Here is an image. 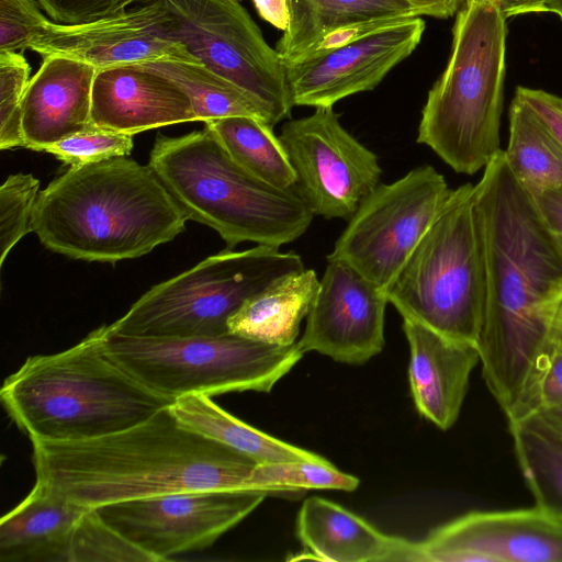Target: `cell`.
Listing matches in <instances>:
<instances>
[{
  "label": "cell",
  "instance_id": "6da1fadb",
  "mask_svg": "<svg viewBox=\"0 0 562 562\" xmlns=\"http://www.w3.org/2000/svg\"><path fill=\"white\" fill-rule=\"evenodd\" d=\"M486 295L476 346L485 384L509 413L547 350L550 312L562 295V250L502 149L475 184Z\"/></svg>",
  "mask_w": 562,
  "mask_h": 562
},
{
  "label": "cell",
  "instance_id": "7a4b0ae2",
  "mask_svg": "<svg viewBox=\"0 0 562 562\" xmlns=\"http://www.w3.org/2000/svg\"><path fill=\"white\" fill-rule=\"evenodd\" d=\"M31 442L36 481L86 508L177 492L251 490L258 464L184 426L169 406L108 435Z\"/></svg>",
  "mask_w": 562,
  "mask_h": 562
},
{
  "label": "cell",
  "instance_id": "3957f363",
  "mask_svg": "<svg viewBox=\"0 0 562 562\" xmlns=\"http://www.w3.org/2000/svg\"><path fill=\"white\" fill-rule=\"evenodd\" d=\"M188 221L149 167L127 157L69 167L38 193L32 228L53 252L83 261L135 259Z\"/></svg>",
  "mask_w": 562,
  "mask_h": 562
},
{
  "label": "cell",
  "instance_id": "277c9868",
  "mask_svg": "<svg viewBox=\"0 0 562 562\" xmlns=\"http://www.w3.org/2000/svg\"><path fill=\"white\" fill-rule=\"evenodd\" d=\"M0 398L30 440L108 435L173 403L117 366L105 353L99 328L66 350L29 357L4 380Z\"/></svg>",
  "mask_w": 562,
  "mask_h": 562
},
{
  "label": "cell",
  "instance_id": "5b68a950",
  "mask_svg": "<svg viewBox=\"0 0 562 562\" xmlns=\"http://www.w3.org/2000/svg\"><path fill=\"white\" fill-rule=\"evenodd\" d=\"M149 167L188 220L214 229L234 249L244 241L280 248L300 238L314 213L295 189H283L239 165L204 126L159 134Z\"/></svg>",
  "mask_w": 562,
  "mask_h": 562
},
{
  "label": "cell",
  "instance_id": "8992f818",
  "mask_svg": "<svg viewBox=\"0 0 562 562\" xmlns=\"http://www.w3.org/2000/svg\"><path fill=\"white\" fill-rule=\"evenodd\" d=\"M506 37L493 0H465L456 13L450 56L428 92L416 142L457 173H476L502 150Z\"/></svg>",
  "mask_w": 562,
  "mask_h": 562
},
{
  "label": "cell",
  "instance_id": "52a82bcc",
  "mask_svg": "<svg viewBox=\"0 0 562 562\" xmlns=\"http://www.w3.org/2000/svg\"><path fill=\"white\" fill-rule=\"evenodd\" d=\"M485 257L475 184L450 195L386 295L403 318L476 344L485 307Z\"/></svg>",
  "mask_w": 562,
  "mask_h": 562
},
{
  "label": "cell",
  "instance_id": "ba28073f",
  "mask_svg": "<svg viewBox=\"0 0 562 562\" xmlns=\"http://www.w3.org/2000/svg\"><path fill=\"white\" fill-rule=\"evenodd\" d=\"M105 353L154 393L176 401L191 394L268 393L303 357L297 342L270 345L226 333L146 337L99 327Z\"/></svg>",
  "mask_w": 562,
  "mask_h": 562
},
{
  "label": "cell",
  "instance_id": "9c48e42d",
  "mask_svg": "<svg viewBox=\"0 0 562 562\" xmlns=\"http://www.w3.org/2000/svg\"><path fill=\"white\" fill-rule=\"evenodd\" d=\"M305 269L300 255L256 245L225 250L156 284L119 319L109 324L121 335L216 336L228 331L231 316L270 283Z\"/></svg>",
  "mask_w": 562,
  "mask_h": 562
},
{
  "label": "cell",
  "instance_id": "30bf717a",
  "mask_svg": "<svg viewBox=\"0 0 562 562\" xmlns=\"http://www.w3.org/2000/svg\"><path fill=\"white\" fill-rule=\"evenodd\" d=\"M147 1H156L166 11L171 36L198 60L254 97L272 126L290 116L293 104L284 64L241 0Z\"/></svg>",
  "mask_w": 562,
  "mask_h": 562
},
{
  "label": "cell",
  "instance_id": "8fae6325",
  "mask_svg": "<svg viewBox=\"0 0 562 562\" xmlns=\"http://www.w3.org/2000/svg\"><path fill=\"white\" fill-rule=\"evenodd\" d=\"M450 192L430 165L380 183L347 221L327 260L349 265L386 292Z\"/></svg>",
  "mask_w": 562,
  "mask_h": 562
},
{
  "label": "cell",
  "instance_id": "7c38bea8",
  "mask_svg": "<svg viewBox=\"0 0 562 562\" xmlns=\"http://www.w3.org/2000/svg\"><path fill=\"white\" fill-rule=\"evenodd\" d=\"M279 138L295 173L294 189L315 216L348 221L380 184L378 156L341 125L333 108L286 121Z\"/></svg>",
  "mask_w": 562,
  "mask_h": 562
},
{
  "label": "cell",
  "instance_id": "4fadbf2b",
  "mask_svg": "<svg viewBox=\"0 0 562 562\" xmlns=\"http://www.w3.org/2000/svg\"><path fill=\"white\" fill-rule=\"evenodd\" d=\"M268 495L257 490L177 492L95 509L111 527L162 562L212 546Z\"/></svg>",
  "mask_w": 562,
  "mask_h": 562
},
{
  "label": "cell",
  "instance_id": "5bb4252c",
  "mask_svg": "<svg viewBox=\"0 0 562 562\" xmlns=\"http://www.w3.org/2000/svg\"><path fill=\"white\" fill-rule=\"evenodd\" d=\"M420 16L398 21L336 48L284 64L293 106L333 108L352 94L373 90L418 46Z\"/></svg>",
  "mask_w": 562,
  "mask_h": 562
},
{
  "label": "cell",
  "instance_id": "9a60e30c",
  "mask_svg": "<svg viewBox=\"0 0 562 562\" xmlns=\"http://www.w3.org/2000/svg\"><path fill=\"white\" fill-rule=\"evenodd\" d=\"M562 562V521L537 507L470 512L414 542L413 562Z\"/></svg>",
  "mask_w": 562,
  "mask_h": 562
},
{
  "label": "cell",
  "instance_id": "2e32d148",
  "mask_svg": "<svg viewBox=\"0 0 562 562\" xmlns=\"http://www.w3.org/2000/svg\"><path fill=\"white\" fill-rule=\"evenodd\" d=\"M386 292L349 265L327 260L297 342L335 361L362 364L384 347Z\"/></svg>",
  "mask_w": 562,
  "mask_h": 562
},
{
  "label": "cell",
  "instance_id": "e0dca14e",
  "mask_svg": "<svg viewBox=\"0 0 562 562\" xmlns=\"http://www.w3.org/2000/svg\"><path fill=\"white\" fill-rule=\"evenodd\" d=\"M166 11L156 1H146L87 23L49 21L31 49L43 58H72L97 69L169 58L200 61L171 36Z\"/></svg>",
  "mask_w": 562,
  "mask_h": 562
},
{
  "label": "cell",
  "instance_id": "ac0fdd59",
  "mask_svg": "<svg viewBox=\"0 0 562 562\" xmlns=\"http://www.w3.org/2000/svg\"><path fill=\"white\" fill-rule=\"evenodd\" d=\"M188 94L170 79L139 65L98 69L91 94V124L135 135L195 122Z\"/></svg>",
  "mask_w": 562,
  "mask_h": 562
},
{
  "label": "cell",
  "instance_id": "d6986e66",
  "mask_svg": "<svg viewBox=\"0 0 562 562\" xmlns=\"http://www.w3.org/2000/svg\"><path fill=\"white\" fill-rule=\"evenodd\" d=\"M97 70L72 58H43L22 99L24 147L44 151L93 126L91 94Z\"/></svg>",
  "mask_w": 562,
  "mask_h": 562
},
{
  "label": "cell",
  "instance_id": "ffe728a7",
  "mask_svg": "<svg viewBox=\"0 0 562 562\" xmlns=\"http://www.w3.org/2000/svg\"><path fill=\"white\" fill-rule=\"evenodd\" d=\"M409 346L408 380L418 413L442 430L457 422L471 372L480 362L476 344L449 338L403 318Z\"/></svg>",
  "mask_w": 562,
  "mask_h": 562
},
{
  "label": "cell",
  "instance_id": "44dd1931",
  "mask_svg": "<svg viewBox=\"0 0 562 562\" xmlns=\"http://www.w3.org/2000/svg\"><path fill=\"white\" fill-rule=\"evenodd\" d=\"M296 532L311 558L317 560L413 562V541L385 535L341 505L319 496L303 502Z\"/></svg>",
  "mask_w": 562,
  "mask_h": 562
},
{
  "label": "cell",
  "instance_id": "7402d4cb",
  "mask_svg": "<svg viewBox=\"0 0 562 562\" xmlns=\"http://www.w3.org/2000/svg\"><path fill=\"white\" fill-rule=\"evenodd\" d=\"M86 509L36 481L0 520V561L68 562L72 535Z\"/></svg>",
  "mask_w": 562,
  "mask_h": 562
},
{
  "label": "cell",
  "instance_id": "603a6c76",
  "mask_svg": "<svg viewBox=\"0 0 562 562\" xmlns=\"http://www.w3.org/2000/svg\"><path fill=\"white\" fill-rule=\"evenodd\" d=\"M319 286L313 269L292 272L248 299L228 319V331L257 341L291 346Z\"/></svg>",
  "mask_w": 562,
  "mask_h": 562
},
{
  "label": "cell",
  "instance_id": "cb8c5ba5",
  "mask_svg": "<svg viewBox=\"0 0 562 562\" xmlns=\"http://www.w3.org/2000/svg\"><path fill=\"white\" fill-rule=\"evenodd\" d=\"M289 23L277 44L283 64L313 49L329 33L359 23L419 16L403 0H286Z\"/></svg>",
  "mask_w": 562,
  "mask_h": 562
},
{
  "label": "cell",
  "instance_id": "d4e9b609",
  "mask_svg": "<svg viewBox=\"0 0 562 562\" xmlns=\"http://www.w3.org/2000/svg\"><path fill=\"white\" fill-rule=\"evenodd\" d=\"M184 426L221 442L257 463L317 460L321 456L272 437L231 415L211 396L191 394L169 405Z\"/></svg>",
  "mask_w": 562,
  "mask_h": 562
},
{
  "label": "cell",
  "instance_id": "484cf974",
  "mask_svg": "<svg viewBox=\"0 0 562 562\" xmlns=\"http://www.w3.org/2000/svg\"><path fill=\"white\" fill-rule=\"evenodd\" d=\"M535 507L562 521V429L540 414L508 423Z\"/></svg>",
  "mask_w": 562,
  "mask_h": 562
},
{
  "label": "cell",
  "instance_id": "4316f807",
  "mask_svg": "<svg viewBox=\"0 0 562 562\" xmlns=\"http://www.w3.org/2000/svg\"><path fill=\"white\" fill-rule=\"evenodd\" d=\"M137 65L178 85L190 98L198 121L251 116L271 125L267 111L254 97L201 61L169 58Z\"/></svg>",
  "mask_w": 562,
  "mask_h": 562
},
{
  "label": "cell",
  "instance_id": "83f0119b",
  "mask_svg": "<svg viewBox=\"0 0 562 562\" xmlns=\"http://www.w3.org/2000/svg\"><path fill=\"white\" fill-rule=\"evenodd\" d=\"M504 157L526 190L562 192V147L535 112L516 95L509 109V138Z\"/></svg>",
  "mask_w": 562,
  "mask_h": 562
},
{
  "label": "cell",
  "instance_id": "f1b7e54d",
  "mask_svg": "<svg viewBox=\"0 0 562 562\" xmlns=\"http://www.w3.org/2000/svg\"><path fill=\"white\" fill-rule=\"evenodd\" d=\"M228 154L263 181L294 189L295 173L273 126L251 116H228L204 123Z\"/></svg>",
  "mask_w": 562,
  "mask_h": 562
},
{
  "label": "cell",
  "instance_id": "f546056e",
  "mask_svg": "<svg viewBox=\"0 0 562 562\" xmlns=\"http://www.w3.org/2000/svg\"><path fill=\"white\" fill-rule=\"evenodd\" d=\"M359 479L345 473L325 460L258 463L249 479L251 490L269 495H301L307 490L355 491Z\"/></svg>",
  "mask_w": 562,
  "mask_h": 562
},
{
  "label": "cell",
  "instance_id": "4dcf8cb0",
  "mask_svg": "<svg viewBox=\"0 0 562 562\" xmlns=\"http://www.w3.org/2000/svg\"><path fill=\"white\" fill-rule=\"evenodd\" d=\"M157 562L105 522L95 508H87L78 520L68 562Z\"/></svg>",
  "mask_w": 562,
  "mask_h": 562
},
{
  "label": "cell",
  "instance_id": "1f68e13d",
  "mask_svg": "<svg viewBox=\"0 0 562 562\" xmlns=\"http://www.w3.org/2000/svg\"><path fill=\"white\" fill-rule=\"evenodd\" d=\"M40 181L32 173L10 175L0 187V267L29 233L38 198Z\"/></svg>",
  "mask_w": 562,
  "mask_h": 562
},
{
  "label": "cell",
  "instance_id": "d6a6232c",
  "mask_svg": "<svg viewBox=\"0 0 562 562\" xmlns=\"http://www.w3.org/2000/svg\"><path fill=\"white\" fill-rule=\"evenodd\" d=\"M31 67L21 53L0 52V148L24 147L21 104Z\"/></svg>",
  "mask_w": 562,
  "mask_h": 562
},
{
  "label": "cell",
  "instance_id": "836d02e7",
  "mask_svg": "<svg viewBox=\"0 0 562 562\" xmlns=\"http://www.w3.org/2000/svg\"><path fill=\"white\" fill-rule=\"evenodd\" d=\"M131 134L92 126L67 137L44 151L69 167L85 166L116 157H127L134 147Z\"/></svg>",
  "mask_w": 562,
  "mask_h": 562
},
{
  "label": "cell",
  "instance_id": "e575fe53",
  "mask_svg": "<svg viewBox=\"0 0 562 562\" xmlns=\"http://www.w3.org/2000/svg\"><path fill=\"white\" fill-rule=\"evenodd\" d=\"M562 407V351L548 346L507 422Z\"/></svg>",
  "mask_w": 562,
  "mask_h": 562
},
{
  "label": "cell",
  "instance_id": "d590c367",
  "mask_svg": "<svg viewBox=\"0 0 562 562\" xmlns=\"http://www.w3.org/2000/svg\"><path fill=\"white\" fill-rule=\"evenodd\" d=\"M49 21L34 0H0V52L31 48Z\"/></svg>",
  "mask_w": 562,
  "mask_h": 562
},
{
  "label": "cell",
  "instance_id": "8d00e7d4",
  "mask_svg": "<svg viewBox=\"0 0 562 562\" xmlns=\"http://www.w3.org/2000/svg\"><path fill=\"white\" fill-rule=\"evenodd\" d=\"M59 24H81L110 18L147 0H34Z\"/></svg>",
  "mask_w": 562,
  "mask_h": 562
},
{
  "label": "cell",
  "instance_id": "74e56055",
  "mask_svg": "<svg viewBox=\"0 0 562 562\" xmlns=\"http://www.w3.org/2000/svg\"><path fill=\"white\" fill-rule=\"evenodd\" d=\"M515 95L538 116L557 143L562 147V97L541 89L517 87Z\"/></svg>",
  "mask_w": 562,
  "mask_h": 562
},
{
  "label": "cell",
  "instance_id": "f35d334b",
  "mask_svg": "<svg viewBox=\"0 0 562 562\" xmlns=\"http://www.w3.org/2000/svg\"><path fill=\"white\" fill-rule=\"evenodd\" d=\"M527 192L546 228L562 250V192L546 189Z\"/></svg>",
  "mask_w": 562,
  "mask_h": 562
},
{
  "label": "cell",
  "instance_id": "ab89813d",
  "mask_svg": "<svg viewBox=\"0 0 562 562\" xmlns=\"http://www.w3.org/2000/svg\"><path fill=\"white\" fill-rule=\"evenodd\" d=\"M412 5L419 16L447 19L461 9L465 0H403Z\"/></svg>",
  "mask_w": 562,
  "mask_h": 562
},
{
  "label": "cell",
  "instance_id": "60d3db41",
  "mask_svg": "<svg viewBox=\"0 0 562 562\" xmlns=\"http://www.w3.org/2000/svg\"><path fill=\"white\" fill-rule=\"evenodd\" d=\"M259 15L274 27L286 29L289 8L286 0H252Z\"/></svg>",
  "mask_w": 562,
  "mask_h": 562
},
{
  "label": "cell",
  "instance_id": "b9f144b4",
  "mask_svg": "<svg viewBox=\"0 0 562 562\" xmlns=\"http://www.w3.org/2000/svg\"><path fill=\"white\" fill-rule=\"evenodd\" d=\"M497 3L505 18L527 13L546 12L547 0H493Z\"/></svg>",
  "mask_w": 562,
  "mask_h": 562
},
{
  "label": "cell",
  "instance_id": "7bdbcfd3",
  "mask_svg": "<svg viewBox=\"0 0 562 562\" xmlns=\"http://www.w3.org/2000/svg\"><path fill=\"white\" fill-rule=\"evenodd\" d=\"M548 344L562 351V295L552 307L547 324Z\"/></svg>",
  "mask_w": 562,
  "mask_h": 562
},
{
  "label": "cell",
  "instance_id": "ee69618b",
  "mask_svg": "<svg viewBox=\"0 0 562 562\" xmlns=\"http://www.w3.org/2000/svg\"><path fill=\"white\" fill-rule=\"evenodd\" d=\"M540 415L562 429V407L541 413Z\"/></svg>",
  "mask_w": 562,
  "mask_h": 562
},
{
  "label": "cell",
  "instance_id": "f6af8a7d",
  "mask_svg": "<svg viewBox=\"0 0 562 562\" xmlns=\"http://www.w3.org/2000/svg\"><path fill=\"white\" fill-rule=\"evenodd\" d=\"M546 12H552L557 14L562 21V0H547Z\"/></svg>",
  "mask_w": 562,
  "mask_h": 562
}]
</instances>
